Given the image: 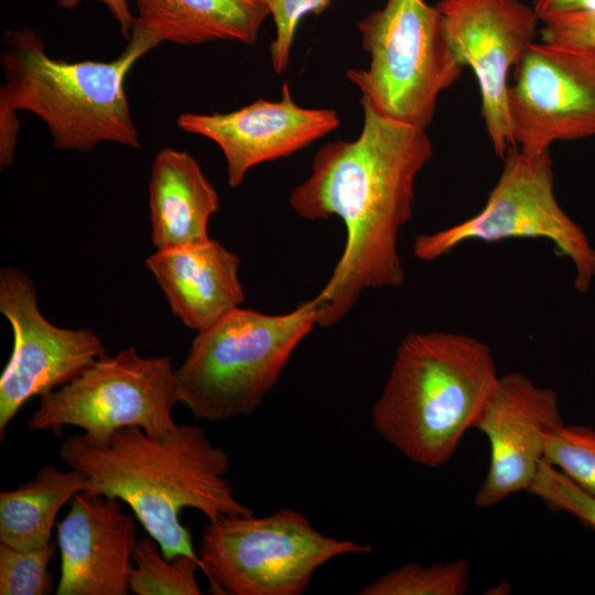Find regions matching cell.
Here are the masks:
<instances>
[{
  "label": "cell",
  "mask_w": 595,
  "mask_h": 595,
  "mask_svg": "<svg viewBox=\"0 0 595 595\" xmlns=\"http://www.w3.org/2000/svg\"><path fill=\"white\" fill-rule=\"evenodd\" d=\"M360 105L359 137L322 147L289 197L300 217L337 216L346 228L343 255L316 296L321 327L347 315L365 290L404 283L399 232L412 218L415 178L433 154L425 129L385 117L364 98Z\"/></svg>",
  "instance_id": "6da1fadb"
},
{
  "label": "cell",
  "mask_w": 595,
  "mask_h": 595,
  "mask_svg": "<svg viewBox=\"0 0 595 595\" xmlns=\"http://www.w3.org/2000/svg\"><path fill=\"white\" fill-rule=\"evenodd\" d=\"M61 461L86 474V493L126 502L160 545L163 555L198 558L192 536L180 520L183 508L207 519L251 515L225 477L228 453L214 445L197 425L177 424L160 436L139 426L121 428L106 437H67Z\"/></svg>",
  "instance_id": "7a4b0ae2"
},
{
  "label": "cell",
  "mask_w": 595,
  "mask_h": 595,
  "mask_svg": "<svg viewBox=\"0 0 595 595\" xmlns=\"http://www.w3.org/2000/svg\"><path fill=\"white\" fill-rule=\"evenodd\" d=\"M160 44L136 21L125 50L110 62L69 63L45 52L34 30H7L1 39L0 164H11L17 110L42 119L58 150L90 151L101 142L140 148L125 93L133 65Z\"/></svg>",
  "instance_id": "3957f363"
},
{
  "label": "cell",
  "mask_w": 595,
  "mask_h": 595,
  "mask_svg": "<svg viewBox=\"0 0 595 595\" xmlns=\"http://www.w3.org/2000/svg\"><path fill=\"white\" fill-rule=\"evenodd\" d=\"M490 347L454 332H416L399 344L371 408L378 434L412 463L452 459L499 380Z\"/></svg>",
  "instance_id": "277c9868"
},
{
  "label": "cell",
  "mask_w": 595,
  "mask_h": 595,
  "mask_svg": "<svg viewBox=\"0 0 595 595\" xmlns=\"http://www.w3.org/2000/svg\"><path fill=\"white\" fill-rule=\"evenodd\" d=\"M316 298L285 314L237 307L194 338L175 369L178 401L197 420L252 414L316 325Z\"/></svg>",
  "instance_id": "5b68a950"
},
{
  "label": "cell",
  "mask_w": 595,
  "mask_h": 595,
  "mask_svg": "<svg viewBox=\"0 0 595 595\" xmlns=\"http://www.w3.org/2000/svg\"><path fill=\"white\" fill-rule=\"evenodd\" d=\"M357 26L370 63L367 69H348L347 78L380 115L426 129L440 94L465 67L436 4L387 0Z\"/></svg>",
  "instance_id": "8992f818"
},
{
  "label": "cell",
  "mask_w": 595,
  "mask_h": 595,
  "mask_svg": "<svg viewBox=\"0 0 595 595\" xmlns=\"http://www.w3.org/2000/svg\"><path fill=\"white\" fill-rule=\"evenodd\" d=\"M371 552V545L322 534L303 513L281 509L209 520L197 555L215 594L300 595L332 559Z\"/></svg>",
  "instance_id": "52a82bcc"
},
{
  "label": "cell",
  "mask_w": 595,
  "mask_h": 595,
  "mask_svg": "<svg viewBox=\"0 0 595 595\" xmlns=\"http://www.w3.org/2000/svg\"><path fill=\"white\" fill-rule=\"evenodd\" d=\"M502 160L501 174L484 207L456 225L418 235L413 255L431 262L465 241L547 239L572 262L575 289L587 292L595 277V249L555 197L550 151L529 154L515 147Z\"/></svg>",
  "instance_id": "ba28073f"
},
{
  "label": "cell",
  "mask_w": 595,
  "mask_h": 595,
  "mask_svg": "<svg viewBox=\"0 0 595 595\" xmlns=\"http://www.w3.org/2000/svg\"><path fill=\"white\" fill-rule=\"evenodd\" d=\"M177 402L171 358L143 357L131 346L113 356L101 355L75 379L41 396L26 425L54 436L66 426L94 439L127 426L160 436L177 425L173 420Z\"/></svg>",
  "instance_id": "9c48e42d"
},
{
  "label": "cell",
  "mask_w": 595,
  "mask_h": 595,
  "mask_svg": "<svg viewBox=\"0 0 595 595\" xmlns=\"http://www.w3.org/2000/svg\"><path fill=\"white\" fill-rule=\"evenodd\" d=\"M508 113L519 149L595 136V51L534 41L513 69Z\"/></svg>",
  "instance_id": "30bf717a"
},
{
  "label": "cell",
  "mask_w": 595,
  "mask_h": 595,
  "mask_svg": "<svg viewBox=\"0 0 595 595\" xmlns=\"http://www.w3.org/2000/svg\"><path fill=\"white\" fill-rule=\"evenodd\" d=\"M0 312L13 333V349L0 377L2 434L28 400L68 383L106 349L90 328L50 323L37 307L32 279L18 269L0 271Z\"/></svg>",
  "instance_id": "8fae6325"
},
{
  "label": "cell",
  "mask_w": 595,
  "mask_h": 595,
  "mask_svg": "<svg viewBox=\"0 0 595 595\" xmlns=\"http://www.w3.org/2000/svg\"><path fill=\"white\" fill-rule=\"evenodd\" d=\"M448 41L478 83L482 117L495 154L515 144L508 113L511 71L536 41L540 19L521 0H440Z\"/></svg>",
  "instance_id": "7c38bea8"
},
{
  "label": "cell",
  "mask_w": 595,
  "mask_h": 595,
  "mask_svg": "<svg viewBox=\"0 0 595 595\" xmlns=\"http://www.w3.org/2000/svg\"><path fill=\"white\" fill-rule=\"evenodd\" d=\"M563 423L558 393L520 371L499 377L474 428L489 443V466L474 504L491 508L529 488L544 454V435Z\"/></svg>",
  "instance_id": "4fadbf2b"
},
{
  "label": "cell",
  "mask_w": 595,
  "mask_h": 595,
  "mask_svg": "<svg viewBox=\"0 0 595 595\" xmlns=\"http://www.w3.org/2000/svg\"><path fill=\"white\" fill-rule=\"evenodd\" d=\"M177 126L213 140L227 162L228 184L239 186L249 169L290 156L339 126L333 109L296 105L288 83L278 101L257 99L240 109L220 113H182Z\"/></svg>",
  "instance_id": "5bb4252c"
},
{
  "label": "cell",
  "mask_w": 595,
  "mask_h": 595,
  "mask_svg": "<svg viewBox=\"0 0 595 595\" xmlns=\"http://www.w3.org/2000/svg\"><path fill=\"white\" fill-rule=\"evenodd\" d=\"M57 595H127L137 543L136 520L115 497L77 493L56 524Z\"/></svg>",
  "instance_id": "9a60e30c"
},
{
  "label": "cell",
  "mask_w": 595,
  "mask_h": 595,
  "mask_svg": "<svg viewBox=\"0 0 595 595\" xmlns=\"http://www.w3.org/2000/svg\"><path fill=\"white\" fill-rule=\"evenodd\" d=\"M239 257L216 240L156 250L144 260L172 313L188 328L202 332L245 301Z\"/></svg>",
  "instance_id": "2e32d148"
},
{
  "label": "cell",
  "mask_w": 595,
  "mask_h": 595,
  "mask_svg": "<svg viewBox=\"0 0 595 595\" xmlns=\"http://www.w3.org/2000/svg\"><path fill=\"white\" fill-rule=\"evenodd\" d=\"M149 207L152 244L167 250L209 240L208 223L219 198L194 156L164 148L152 163Z\"/></svg>",
  "instance_id": "e0dca14e"
},
{
  "label": "cell",
  "mask_w": 595,
  "mask_h": 595,
  "mask_svg": "<svg viewBox=\"0 0 595 595\" xmlns=\"http://www.w3.org/2000/svg\"><path fill=\"white\" fill-rule=\"evenodd\" d=\"M136 22L160 43L253 44L270 14L261 0H136Z\"/></svg>",
  "instance_id": "ac0fdd59"
},
{
  "label": "cell",
  "mask_w": 595,
  "mask_h": 595,
  "mask_svg": "<svg viewBox=\"0 0 595 595\" xmlns=\"http://www.w3.org/2000/svg\"><path fill=\"white\" fill-rule=\"evenodd\" d=\"M87 476L52 465L37 469L34 477L13 490L0 493V543L31 550L50 543L61 508L85 490Z\"/></svg>",
  "instance_id": "d6986e66"
},
{
  "label": "cell",
  "mask_w": 595,
  "mask_h": 595,
  "mask_svg": "<svg viewBox=\"0 0 595 595\" xmlns=\"http://www.w3.org/2000/svg\"><path fill=\"white\" fill-rule=\"evenodd\" d=\"M129 591L137 595H199L196 571L199 558L180 554L167 560L149 537L137 540Z\"/></svg>",
  "instance_id": "ffe728a7"
},
{
  "label": "cell",
  "mask_w": 595,
  "mask_h": 595,
  "mask_svg": "<svg viewBox=\"0 0 595 595\" xmlns=\"http://www.w3.org/2000/svg\"><path fill=\"white\" fill-rule=\"evenodd\" d=\"M470 565L466 559L422 565L407 563L363 587L359 595H463L467 592Z\"/></svg>",
  "instance_id": "44dd1931"
},
{
  "label": "cell",
  "mask_w": 595,
  "mask_h": 595,
  "mask_svg": "<svg viewBox=\"0 0 595 595\" xmlns=\"http://www.w3.org/2000/svg\"><path fill=\"white\" fill-rule=\"evenodd\" d=\"M543 458L595 497V429L564 423L551 429Z\"/></svg>",
  "instance_id": "7402d4cb"
},
{
  "label": "cell",
  "mask_w": 595,
  "mask_h": 595,
  "mask_svg": "<svg viewBox=\"0 0 595 595\" xmlns=\"http://www.w3.org/2000/svg\"><path fill=\"white\" fill-rule=\"evenodd\" d=\"M56 544L19 550L0 543V595L51 594L54 582L48 564Z\"/></svg>",
  "instance_id": "603a6c76"
},
{
  "label": "cell",
  "mask_w": 595,
  "mask_h": 595,
  "mask_svg": "<svg viewBox=\"0 0 595 595\" xmlns=\"http://www.w3.org/2000/svg\"><path fill=\"white\" fill-rule=\"evenodd\" d=\"M527 491L549 508L567 512L595 530V497L580 488L544 458Z\"/></svg>",
  "instance_id": "cb8c5ba5"
},
{
  "label": "cell",
  "mask_w": 595,
  "mask_h": 595,
  "mask_svg": "<svg viewBox=\"0 0 595 595\" xmlns=\"http://www.w3.org/2000/svg\"><path fill=\"white\" fill-rule=\"evenodd\" d=\"M269 9L275 25V37L270 44V62L281 75L289 66L291 48L301 20L322 13L331 0H261Z\"/></svg>",
  "instance_id": "d4e9b609"
},
{
  "label": "cell",
  "mask_w": 595,
  "mask_h": 595,
  "mask_svg": "<svg viewBox=\"0 0 595 595\" xmlns=\"http://www.w3.org/2000/svg\"><path fill=\"white\" fill-rule=\"evenodd\" d=\"M540 23L541 41L595 51V11L554 14Z\"/></svg>",
  "instance_id": "484cf974"
},
{
  "label": "cell",
  "mask_w": 595,
  "mask_h": 595,
  "mask_svg": "<svg viewBox=\"0 0 595 595\" xmlns=\"http://www.w3.org/2000/svg\"><path fill=\"white\" fill-rule=\"evenodd\" d=\"M83 0H57V6L71 10L77 7ZM105 4L119 25L120 33L125 40L129 41L136 18L130 11L128 0H98Z\"/></svg>",
  "instance_id": "4316f807"
},
{
  "label": "cell",
  "mask_w": 595,
  "mask_h": 595,
  "mask_svg": "<svg viewBox=\"0 0 595 595\" xmlns=\"http://www.w3.org/2000/svg\"><path fill=\"white\" fill-rule=\"evenodd\" d=\"M540 20L560 13L595 11V0H529Z\"/></svg>",
  "instance_id": "83f0119b"
}]
</instances>
